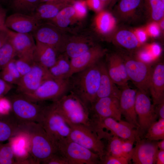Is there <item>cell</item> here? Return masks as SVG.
I'll use <instances>...</instances> for the list:
<instances>
[{
	"instance_id": "40",
	"label": "cell",
	"mask_w": 164,
	"mask_h": 164,
	"mask_svg": "<svg viewBox=\"0 0 164 164\" xmlns=\"http://www.w3.org/2000/svg\"><path fill=\"white\" fill-rule=\"evenodd\" d=\"M43 164H69L67 159L58 151L43 161Z\"/></svg>"
},
{
	"instance_id": "59",
	"label": "cell",
	"mask_w": 164,
	"mask_h": 164,
	"mask_svg": "<svg viewBox=\"0 0 164 164\" xmlns=\"http://www.w3.org/2000/svg\"><path fill=\"white\" fill-rule=\"evenodd\" d=\"M114 1V0H106L107 1V4L109 3L110 2H112Z\"/></svg>"
},
{
	"instance_id": "46",
	"label": "cell",
	"mask_w": 164,
	"mask_h": 164,
	"mask_svg": "<svg viewBox=\"0 0 164 164\" xmlns=\"http://www.w3.org/2000/svg\"><path fill=\"white\" fill-rule=\"evenodd\" d=\"M87 2L89 6L97 12L101 11L103 4L100 0H88Z\"/></svg>"
},
{
	"instance_id": "3",
	"label": "cell",
	"mask_w": 164,
	"mask_h": 164,
	"mask_svg": "<svg viewBox=\"0 0 164 164\" xmlns=\"http://www.w3.org/2000/svg\"><path fill=\"white\" fill-rule=\"evenodd\" d=\"M53 102L67 124L83 125L92 129L90 108L75 94L70 92Z\"/></svg>"
},
{
	"instance_id": "11",
	"label": "cell",
	"mask_w": 164,
	"mask_h": 164,
	"mask_svg": "<svg viewBox=\"0 0 164 164\" xmlns=\"http://www.w3.org/2000/svg\"><path fill=\"white\" fill-rule=\"evenodd\" d=\"M92 130L97 134L106 129L110 133L122 139H136L137 129L126 121H118L112 118L91 120Z\"/></svg>"
},
{
	"instance_id": "13",
	"label": "cell",
	"mask_w": 164,
	"mask_h": 164,
	"mask_svg": "<svg viewBox=\"0 0 164 164\" xmlns=\"http://www.w3.org/2000/svg\"><path fill=\"white\" fill-rule=\"evenodd\" d=\"M52 78L48 69L34 62L31 70L18 82L17 90L21 94L32 92L45 81Z\"/></svg>"
},
{
	"instance_id": "1",
	"label": "cell",
	"mask_w": 164,
	"mask_h": 164,
	"mask_svg": "<svg viewBox=\"0 0 164 164\" xmlns=\"http://www.w3.org/2000/svg\"><path fill=\"white\" fill-rule=\"evenodd\" d=\"M21 132L28 141V152L35 163L42 162L57 151L42 125L34 122H21Z\"/></svg>"
},
{
	"instance_id": "2",
	"label": "cell",
	"mask_w": 164,
	"mask_h": 164,
	"mask_svg": "<svg viewBox=\"0 0 164 164\" xmlns=\"http://www.w3.org/2000/svg\"><path fill=\"white\" fill-rule=\"evenodd\" d=\"M99 62L73 74L69 78V91L78 96L90 109L96 100L100 85L101 70Z\"/></svg>"
},
{
	"instance_id": "30",
	"label": "cell",
	"mask_w": 164,
	"mask_h": 164,
	"mask_svg": "<svg viewBox=\"0 0 164 164\" xmlns=\"http://www.w3.org/2000/svg\"><path fill=\"white\" fill-rule=\"evenodd\" d=\"M39 0H9L8 5L13 13L32 15Z\"/></svg>"
},
{
	"instance_id": "27",
	"label": "cell",
	"mask_w": 164,
	"mask_h": 164,
	"mask_svg": "<svg viewBox=\"0 0 164 164\" xmlns=\"http://www.w3.org/2000/svg\"><path fill=\"white\" fill-rule=\"evenodd\" d=\"M76 17L75 9L72 5H70L63 8L53 18L45 22L51 23L63 30Z\"/></svg>"
},
{
	"instance_id": "47",
	"label": "cell",
	"mask_w": 164,
	"mask_h": 164,
	"mask_svg": "<svg viewBox=\"0 0 164 164\" xmlns=\"http://www.w3.org/2000/svg\"><path fill=\"white\" fill-rule=\"evenodd\" d=\"M154 106L155 112L158 118L164 119V101Z\"/></svg>"
},
{
	"instance_id": "29",
	"label": "cell",
	"mask_w": 164,
	"mask_h": 164,
	"mask_svg": "<svg viewBox=\"0 0 164 164\" xmlns=\"http://www.w3.org/2000/svg\"><path fill=\"white\" fill-rule=\"evenodd\" d=\"M143 5V0H120L116 6L117 13L123 19L132 17Z\"/></svg>"
},
{
	"instance_id": "61",
	"label": "cell",
	"mask_w": 164,
	"mask_h": 164,
	"mask_svg": "<svg viewBox=\"0 0 164 164\" xmlns=\"http://www.w3.org/2000/svg\"><path fill=\"white\" fill-rule=\"evenodd\" d=\"M163 2H164V0H161Z\"/></svg>"
},
{
	"instance_id": "8",
	"label": "cell",
	"mask_w": 164,
	"mask_h": 164,
	"mask_svg": "<svg viewBox=\"0 0 164 164\" xmlns=\"http://www.w3.org/2000/svg\"><path fill=\"white\" fill-rule=\"evenodd\" d=\"M32 34L36 42L52 47L58 54L64 53L69 39L64 37L63 30L47 22L40 23Z\"/></svg>"
},
{
	"instance_id": "18",
	"label": "cell",
	"mask_w": 164,
	"mask_h": 164,
	"mask_svg": "<svg viewBox=\"0 0 164 164\" xmlns=\"http://www.w3.org/2000/svg\"><path fill=\"white\" fill-rule=\"evenodd\" d=\"M40 22L33 15L13 13L6 18L5 26L16 32L32 33Z\"/></svg>"
},
{
	"instance_id": "33",
	"label": "cell",
	"mask_w": 164,
	"mask_h": 164,
	"mask_svg": "<svg viewBox=\"0 0 164 164\" xmlns=\"http://www.w3.org/2000/svg\"><path fill=\"white\" fill-rule=\"evenodd\" d=\"M142 138L156 141L164 139V119L159 118L152 123Z\"/></svg>"
},
{
	"instance_id": "20",
	"label": "cell",
	"mask_w": 164,
	"mask_h": 164,
	"mask_svg": "<svg viewBox=\"0 0 164 164\" xmlns=\"http://www.w3.org/2000/svg\"><path fill=\"white\" fill-rule=\"evenodd\" d=\"M149 91L155 105L164 101V64L159 63L152 69Z\"/></svg>"
},
{
	"instance_id": "36",
	"label": "cell",
	"mask_w": 164,
	"mask_h": 164,
	"mask_svg": "<svg viewBox=\"0 0 164 164\" xmlns=\"http://www.w3.org/2000/svg\"><path fill=\"white\" fill-rule=\"evenodd\" d=\"M18 164L10 142L0 143V164Z\"/></svg>"
},
{
	"instance_id": "24",
	"label": "cell",
	"mask_w": 164,
	"mask_h": 164,
	"mask_svg": "<svg viewBox=\"0 0 164 164\" xmlns=\"http://www.w3.org/2000/svg\"><path fill=\"white\" fill-rule=\"evenodd\" d=\"M70 5L71 3L68 2L40 3L32 15L40 22H46L53 18L63 8Z\"/></svg>"
},
{
	"instance_id": "43",
	"label": "cell",
	"mask_w": 164,
	"mask_h": 164,
	"mask_svg": "<svg viewBox=\"0 0 164 164\" xmlns=\"http://www.w3.org/2000/svg\"><path fill=\"white\" fill-rule=\"evenodd\" d=\"M0 77L11 84L17 85L18 82L13 75L6 69H3L0 72Z\"/></svg>"
},
{
	"instance_id": "44",
	"label": "cell",
	"mask_w": 164,
	"mask_h": 164,
	"mask_svg": "<svg viewBox=\"0 0 164 164\" xmlns=\"http://www.w3.org/2000/svg\"><path fill=\"white\" fill-rule=\"evenodd\" d=\"M12 87V84L5 82L0 77V98L8 93Z\"/></svg>"
},
{
	"instance_id": "41",
	"label": "cell",
	"mask_w": 164,
	"mask_h": 164,
	"mask_svg": "<svg viewBox=\"0 0 164 164\" xmlns=\"http://www.w3.org/2000/svg\"><path fill=\"white\" fill-rule=\"evenodd\" d=\"M72 4L75 10L76 18H82L86 15L87 9L84 2L77 0Z\"/></svg>"
},
{
	"instance_id": "22",
	"label": "cell",
	"mask_w": 164,
	"mask_h": 164,
	"mask_svg": "<svg viewBox=\"0 0 164 164\" xmlns=\"http://www.w3.org/2000/svg\"><path fill=\"white\" fill-rule=\"evenodd\" d=\"M36 42L33 53V60L49 69L54 64L59 54L52 47L38 42Z\"/></svg>"
},
{
	"instance_id": "26",
	"label": "cell",
	"mask_w": 164,
	"mask_h": 164,
	"mask_svg": "<svg viewBox=\"0 0 164 164\" xmlns=\"http://www.w3.org/2000/svg\"><path fill=\"white\" fill-rule=\"evenodd\" d=\"M48 70L53 78L61 79L69 78L71 71L70 58L64 53L59 54L56 62Z\"/></svg>"
},
{
	"instance_id": "31",
	"label": "cell",
	"mask_w": 164,
	"mask_h": 164,
	"mask_svg": "<svg viewBox=\"0 0 164 164\" xmlns=\"http://www.w3.org/2000/svg\"><path fill=\"white\" fill-rule=\"evenodd\" d=\"M143 4L153 22H159L164 18V2L161 0H143Z\"/></svg>"
},
{
	"instance_id": "9",
	"label": "cell",
	"mask_w": 164,
	"mask_h": 164,
	"mask_svg": "<svg viewBox=\"0 0 164 164\" xmlns=\"http://www.w3.org/2000/svg\"><path fill=\"white\" fill-rule=\"evenodd\" d=\"M10 102L12 114L21 122L39 123L44 106H42L19 94L14 95Z\"/></svg>"
},
{
	"instance_id": "49",
	"label": "cell",
	"mask_w": 164,
	"mask_h": 164,
	"mask_svg": "<svg viewBox=\"0 0 164 164\" xmlns=\"http://www.w3.org/2000/svg\"><path fill=\"white\" fill-rule=\"evenodd\" d=\"M139 42H145L147 39V33L146 31L142 29H138L136 30L134 33Z\"/></svg>"
},
{
	"instance_id": "57",
	"label": "cell",
	"mask_w": 164,
	"mask_h": 164,
	"mask_svg": "<svg viewBox=\"0 0 164 164\" xmlns=\"http://www.w3.org/2000/svg\"><path fill=\"white\" fill-rule=\"evenodd\" d=\"M159 27L160 28H161L162 30H164V18L162 19L160 21H159Z\"/></svg>"
},
{
	"instance_id": "28",
	"label": "cell",
	"mask_w": 164,
	"mask_h": 164,
	"mask_svg": "<svg viewBox=\"0 0 164 164\" xmlns=\"http://www.w3.org/2000/svg\"><path fill=\"white\" fill-rule=\"evenodd\" d=\"M98 12L95 19L96 27L101 33L108 34L115 27V19L111 13L107 11H101Z\"/></svg>"
},
{
	"instance_id": "5",
	"label": "cell",
	"mask_w": 164,
	"mask_h": 164,
	"mask_svg": "<svg viewBox=\"0 0 164 164\" xmlns=\"http://www.w3.org/2000/svg\"><path fill=\"white\" fill-rule=\"evenodd\" d=\"M55 145L57 151L67 160L69 164H100L98 154L66 138Z\"/></svg>"
},
{
	"instance_id": "39",
	"label": "cell",
	"mask_w": 164,
	"mask_h": 164,
	"mask_svg": "<svg viewBox=\"0 0 164 164\" xmlns=\"http://www.w3.org/2000/svg\"><path fill=\"white\" fill-rule=\"evenodd\" d=\"M121 139V148L125 156L130 161L133 149V145L135 141V139Z\"/></svg>"
},
{
	"instance_id": "55",
	"label": "cell",
	"mask_w": 164,
	"mask_h": 164,
	"mask_svg": "<svg viewBox=\"0 0 164 164\" xmlns=\"http://www.w3.org/2000/svg\"><path fill=\"white\" fill-rule=\"evenodd\" d=\"M160 140V141L156 142L158 148L159 149L164 150V139Z\"/></svg>"
},
{
	"instance_id": "7",
	"label": "cell",
	"mask_w": 164,
	"mask_h": 164,
	"mask_svg": "<svg viewBox=\"0 0 164 164\" xmlns=\"http://www.w3.org/2000/svg\"><path fill=\"white\" fill-rule=\"evenodd\" d=\"M68 124L70 131L67 138L98 154L101 160L106 153V147L97 134L83 125Z\"/></svg>"
},
{
	"instance_id": "6",
	"label": "cell",
	"mask_w": 164,
	"mask_h": 164,
	"mask_svg": "<svg viewBox=\"0 0 164 164\" xmlns=\"http://www.w3.org/2000/svg\"><path fill=\"white\" fill-rule=\"evenodd\" d=\"M69 89V78L47 79L33 92L21 94L35 102L45 101H55L67 94Z\"/></svg>"
},
{
	"instance_id": "35",
	"label": "cell",
	"mask_w": 164,
	"mask_h": 164,
	"mask_svg": "<svg viewBox=\"0 0 164 164\" xmlns=\"http://www.w3.org/2000/svg\"><path fill=\"white\" fill-rule=\"evenodd\" d=\"M107 70L109 75L116 85L122 88L128 86L122 80L120 74V71L115 61L113 54L111 55L108 57L107 64H106Z\"/></svg>"
},
{
	"instance_id": "38",
	"label": "cell",
	"mask_w": 164,
	"mask_h": 164,
	"mask_svg": "<svg viewBox=\"0 0 164 164\" xmlns=\"http://www.w3.org/2000/svg\"><path fill=\"white\" fill-rule=\"evenodd\" d=\"M130 161L123 157H118L106 153L100 160L102 164H128Z\"/></svg>"
},
{
	"instance_id": "48",
	"label": "cell",
	"mask_w": 164,
	"mask_h": 164,
	"mask_svg": "<svg viewBox=\"0 0 164 164\" xmlns=\"http://www.w3.org/2000/svg\"><path fill=\"white\" fill-rule=\"evenodd\" d=\"M6 11L4 7L0 5V31L6 27L5 23L6 18Z\"/></svg>"
},
{
	"instance_id": "54",
	"label": "cell",
	"mask_w": 164,
	"mask_h": 164,
	"mask_svg": "<svg viewBox=\"0 0 164 164\" xmlns=\"http://www.w3.org/2000/svg\"><path fill=\"white\" fill-rule=\"evenodd\" d=\"M40 3L45 2H68L72 4V2L67 0H39Z\"/></svg>"
},
{
	"instance_id": "45",
	"label": "cell",
	"mask_w": 164,
	"mask_h": 164,
	"mask_svg": "<svg viewBox=\"0 0 164 164\" xmlns=\"http://www.w3.org/2000/svg\"><path fill=\"white\" fill-rule=\"evenodd\" d=\"M159 26L154 22L149 25L147 28V31L149 33L154 37H156L159 35L160 30Z\"/></svg>"
},
{
	"instance_id": "37",
	"label": "cell",
	"mask_w": 164,
	"mask_h": 164,
	"mask_svg": "<svg viewBox=\"0 0 164 164\" xmlns=\"http://www.w3.org/2000/svg\"><path fill=\"white\" fill-rule=\"evenodd\" d=\"M34 63L33 55L24 56L15 60L16 65L22 77L31 70Z\"/></svg>"
},
{
	"instance_id": "12",
	"label": "cell",
	"mask_w": 164,
	"mask_h": 164,
	"mask_svg": "<svg viewBox=\"0 0 164 164\" xmlns=\"http://www.w3.org/2000/svg\"><path fill=\"white\" fill-rule=\"evenodd\" d=\"M124 62L129 80L138 90L148 94L152 69L150 65L143 61L132 59Z\"/></svg>"
},
{
	"instance_id": "58",
	"label": "cell",
	"mask_w": 164,
	"mask_h": 164,
	"mask_svg": "<svg viewBox=\"0 0 164 164\" xmlns=\"http://www.w3.org/2000/svg\"><path fill=\"white\" fill-rule=\"evenodd\" d=\"M100 0L103 5L104 4H107L106 0Z\"/></svg>"
},
{
	"instance_id": "34",
	"label": "cell",
	"mask_w": 164,
	"mask_h": 164,
	"mask_svg": "<svg viewBox=\"0 0 164 164\" xmlns=\"http://www.w3.org/2000/svg\"><path fill=\"white\" fill-rule=\"evenodd\" d=\"M16 56L9 38L0 49V70H2Z\"/></svg>"
},
{
	"instance_id": "32",
	"label": "cell",
	"mask_w": 164,
	"mask_h": 164,
	"mask_svg": "<svg viewBox=\"0 0 164 164\" xmlns=\"http://www.w3.org/2000/svg\"><path fill=\"white\" fill-rule=\"evenodd\" d=\"M115 39L121 46L128 50H133L137 47L139 42L135 34L131 31L123 29L118 32Z\"/></svg>"
},
{
	"instance_id": "15",
	"label": "cell",
	"mask_w": 164,
	"mask_h": 164,
	"mask_svg": "<svg viewBox=\"0 0 164 164\" xmlns=\"http://www.w3.org/2000/svg\"><path fill=\"white\" fill-rule=\"evenodd\" d=\"M131 160L135 164H154L158 150L156 141H151L137 136Z\"/></svg>"
},
{
	"instance_id": "42",
	"label": "cell",
	"mask_w": 164,
	"mask_h": 164,
	"mask_svg": "<svg viewBox=\"0 0 164 164\" xmlns=\"http://www.w3.org/2000/svg\"><path fill=\"white\" fill-rule=\"evenodd\" d=\"M4 68L6 69L13 75L18 83L21 78L22 76L16 65L15 59H14L12 60Z\"/></svg>"
},
{
	"instance_id": "19",
	"label": "cell",
	"mask_w": 164,
	"mask_h": 164,
	"mask_svg": "<svg viewBox=\"0 0 164 164\" xmlns=\"http://www.w3.org/2000/svg\"><path fill=\"white\" fill-rule=\"evenodd\" d=\"M9 38L18 57L33 55L36 42L32 33H21L7 29Z\"/></svg>"
},
{
	"instance_id": "60",
	"label": "cell",
	"mask_w": 164,
	"mask_h": 164,
	"mask_svg": "<svg viewBox=\"0 0 164 164\" xmlns=\"http://www.w3.org/2000/svg\"><path fill=\"white\" fill-rule=\"evenodd\" d=\"M69 1H70V2H71L73 4V2L76 0H67Z\"/></svg>"
},
{
	"instance_id": "16",
	"label": "cell",
	"mask_w": 164,
	"mask_h": 164,
	"mask_svg": "<svg viewBox=\"0 0 164 164\" xmlns=\"http://www.w3.org/2000/svg\"><path fill=\"white\" fill-rule=\"evenodd\" d=\"M122 89L119 99L121 115L126 121L137 130L139 125L135 107L137 90L131 88L128 86Z\"/></svg>"
},
{
	"instance_id": "53",
	"label": "cell",
	"mask_w": 164,
	"mask_h": 164,
	"mask_svg": "<svg viewBox=\"0 0 164 164\" xmlns=\"http://www.w3.org/2000/svg\"><path fill=\"white\" fill-rule=\"evenodd\" d=\"M141 58L143 60H149L151 59V56L148 52L143 51L140 54Z\"/></svg>"
},
{
	"instance_id": "17",
	"label": "cell",
	"mask_w": 164,
	"mask_h": 164,
	"mask_svg": "<svg viewBox=\"0 0 164 164\" xmlns=\"http://www.w3.org/2000/svg\"><path fill=\"white\" fill-rule=\"evenodd\" d=\"M106 52V50L100 46L95 45L83 54L70 59V77L73 74L97 63L105 55Z\"/></svg>"
},
{
	"instance_id": "10",
	"label": "cell",
	"mask_w": 164,
	"mask_h": 164,
	"mask_svg": "<svg viewBox=\"0 0 164 164\" xmlns=\"http://www.w3.org/2000/svg\"><path fill=\"white\" fill-rule=\"evenodd\" d=\"M148 94L137 90L135 107L139 125L138 135L141 138H143L150 125L158 118Z\"/></svg>"
},
{
	"instance_id": "50",
	"label": "cell",
	"mask_w": 164,
	"mask_h": 164,
	"mask_svg": "<svg viewBox=\"0 0 164 164\" xmlns=\"http://www.w3.org/2000/svg\"><path fill=\"white\" fill-rule=\"evenodd\" d=\"M8 38L9 34L6 28L0 31V49Z\"/></svg>"
},
{
	"instance_id": "56",
	"label": "cell",
	"mask_w": 164,
	"mask_h": 164,
	"mask_svg": "<svg viewBox=\"0 0 164 164\" xmlns=\"http://www.w3.org/2000/svg\"><path fill=\"white\" fill-rule=\"evenodd\" d=\"M9 0H0V5L3 7L4 5H9Z\"/></svg>"
},
{
	"instance_id": "23",
	"label": "cell",
	"mask_w": 164,
	"mask_h": 164,
	"mask_svg": "<svg viewBox=\"0 0 164 164\" xmlns=\"http://www.w3.org/2000/svg\"><path fill=\"white\" fill-rule=\"evenodd\" d=\"M21 132L20 121L13 114L0 113V142L18 135Z\"/></svg>"
},
{
	"instance_id": "51",
	"label": "cell",
	"mask_w": 164,
	"mask_h": 164,
	"mask_svg": "<svg viewBox=\"0 0 164 164\" xmlns=\"http://www.w3.org/2000/svg\"><path fill=\"white\" fill-rule=\"evenodd\" d=\"M155 164H164V150L159 149L158 150L155 156Z\"/></svg>"
},
{
	"instance_id": "4",
	"label": "cell",
	"mask_w": 164,
	"mask_h": 164,
	"mask_svg": "<svg viewBox=\"0 0 164 164\" xmlns=\"http://www.w3.org/2000/svg\"><path fill=\"white\" fill-rule=\"evenodd\" d=\"M39 124L55 144L61 139L68 137L69 135L70 127L53 102L49 105L44 106Z\"/></svg>"
},
{
	"instance_id": "25",
	"label": "cell",
	"mask_w": 164,
	"mask_h": 164,
	"mask_svg": "<svg viewBox=\"0 0 164 164\" xmlns=\"http://www.w3.org/2000/svg\"><path fill=\"white\" fill-rule=\"evenodd\" d=\"M94 45L93 42L87 38H69L63 53L71 59L83 54Z\"/></svg>"
},
{
	"instance_id": "14",
	"label": "cell",
	"mask_w": 164,
	"mask_h": 164,
	"mask_svg": "<svg viewBox=\"0 0 164 164\" xmlns=\"http://www.w3.org/2000/svg\"><path fill=\"white\" fill-rule=\"evenodd\" d=\"M91 120L112 118L118 121L121 120L119 99L107 97L99 98L91 105L90 109Z\"/></svg>"
},
{
	"instance_id": "21",
	"label": "cell",
	"mask_w": 164,
	"mask_h": 164,
	"mask_svg": "<svg viewBox=\"0 0 164 164\" xmlns=\"http://www.w3.org/2000/svg\"><path fill=\"white\" fill-rule=\"evenodd\" d=\"M99 64L101 70V78L96 101L100 98L107 97H114L119 99L121 90L109 75L106 64L100 62Z\"/></svg>"
},
{
	"instance_id": "52",
	"label": "cell",
	"mask_w": 164,
	"mask_h": 164,
	"mask_svg": "<svg viewBox=\"0 0 164 164\" xmlns=\"http://www.w3.org/2000/svg\"><path fill=\"white\" fill-rule=\"evenodd\" d=\"M152 53L155 55H158L160 51L159 46L157 44H154L152 46Z\"/></svg>"
}]
</instances>
